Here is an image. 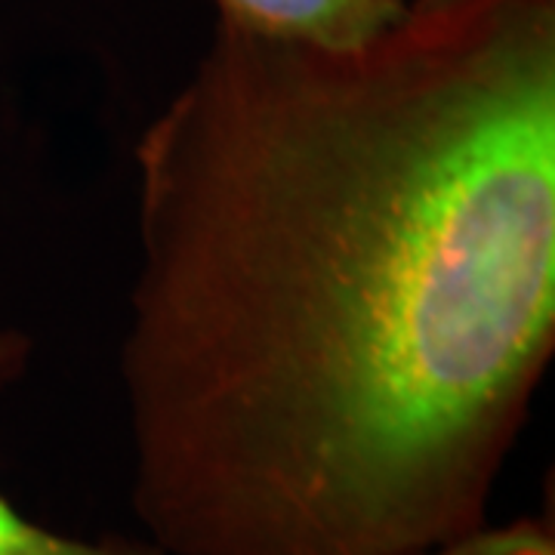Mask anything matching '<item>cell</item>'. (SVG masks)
<instances>
[{"label":"cell","instance_id":"obj_1","mask_svg":"<svg viewBox=\"0 0 555 555\" xmlns=\"http://www.w3.org/2000/svg\"><path fill=\"white\" fill-rule=\"evenodd\" d=\"M118 377L160 555H426L555 356V0L327 50L217 22L133 145Z\"/></svg>","mask_w":555,"mask_h":555},{"label":"cell","instance_id":"obj_3","mask_svg":"<svg viewBox=\"0 0 555 555\" xmlns=\"http://www.w3.org/2000/svg\"><path fill=\"white\" fill-rule=\"evenodd\" d=\"M31 358V339L22 331H0V386L25 374ZM0 555H160L149 540L127 537H78L50 528L25 516L10 496L0 491Z\"/></svg>","mask_w":555,"mask_h":555},{"label":"cell","instance_id":"obj_4","mask_svg":"<svg viewBox=\"0 0 555 555\" xmlns=\"http://www.w3.org/2000/svg\"><path fill=\"white\" fill-rule=\"evenodd\" d=\"M426 555H555L553 516H525L503 525H481Z\"/></svg>","mask_w":555,"mask_h":555},{"label":"cell","instance_id":"obj_2","mask_svg":"<svg viewBox=\"0 0 555 555\" xmlns=\"http://www.w3.org/2000/svg\"><path fill=\"white\" fill-rule=\"evenodd\" d=\"M219 20L262 38L327 50L364 47L411 13V0H210Z\"/></svg>","mask_w":555,"mask_h":555},{"label":"cell","instance_id":"obj_5","mask_svg":"<svg viewBox=\"0 0 555 555\" xmlns=\"http://www.w3.org/2000/svg\"><path fill=\"white\" fill-rule=\"evenodd\" d=\"M463 0H411V13H436V10H448Z\"/></svg>","mask_w":555,"mask_h":555}]
</instances>
